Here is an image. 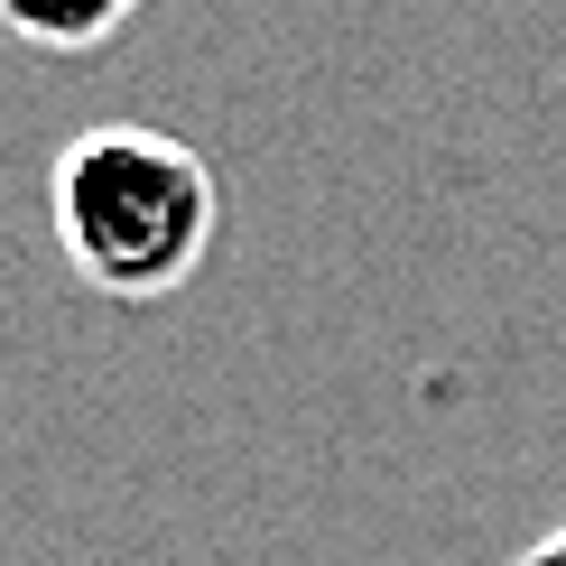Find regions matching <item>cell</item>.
<instances>
[{
	"label": "cell",
	"instance_id": "6da1fadb",
	"mask_svg": "<svg viewBox=\"0 0 566 566\" xmlns=\"http://www.w3.org/2000/svg\"><path fill=\"white\" fill-rule=\"evenodd\" d=\"M223 232V186L196 139L158 122L75 130L46 168V242L112 306H158L205 270Z\"/></svg>",
	"mask_w": 566,
	"mask_h": 566
},
{
	"label": "cell",
	"instance_id": "7a4b0ae2",
	"mask_svg": "<svg viewBox=\"0 0 566 566\" xmlns=\"http://www.w3.org/2000/svg\"><path fill=\"white\" fill-rule=\"evenodd\" d=\"M139 19V0H0V29L38 56H93Z\"/></svg>",
	"mask_w": 566,
	"mask_h": 566
},
{
	"label": "cell",
	"instance_id": "3957f363",
	"mask_svg": "<svg viewBox=\"0 0 566 566\" xmlns=\"http://www.w3.org/2000/svg\"><path fill=\"white\" fill-rule=\"evenodd\" d=\"M511 566H566V521H557L548 538H530V548H521V557H511Z\"/></svg>",
	"mask_w": 566,
	"mask_h": 566
},
{
	"label": "cell",
	"instance_id": "277c9868",
	"mask_svg": "<svg viewBox=\"0 0 566 566\" xmlns=\"http://www.w3.org/2000/svg\"><path fill=\"white\" fill-rule=\"evenodd\" d=\"M557 112H566V84H557Z\"/></svg>",
	"mask_w": 566,
	"mask_h": 566
}]
</instances>
